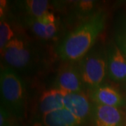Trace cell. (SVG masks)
Wrapping results in <instances>:
<instances>
[{"label": "cell", "instance_id": "14", "mask_svg": "<svg viewBox=\"0 0 126 126\" xmlns=\"http://www.w3.org/2000/svg\"><path fill=\"white\" fill-rule=\"evenodd\" d=\"M115 43L126 57V16L120 19L115 25Z\"/></svg>", "mask_w": 126, "mask_h": 126}, {"label": "cell", "instance_id": "11", "mask_svg": "<svg viewBox=\"0 0 126 126\" xmlns=\"http://www.w3.org/2000/svg\"><path fill=\"white\" fill-rule=\"evenodd\" d=\"M88 97L96 104L119 108L125 104V100L116 88L109 85L101 86L89 90Z\"/></svg>", "mask_w": 126, "mask_h": 126}, {"label": "cell", "instance_id": "3", "mask_svg": "<svg viewBox=\"0 0 126 126\" xmlns=\"http://www.w3.org/2000/svg\"><path fill=\"white\" fill-rule=\"evenodd\" d=\"M1 105L15 118L24 117L26 110L25 86L18 72L8 66L1 68Z\"/></svg>", "mask_w": 126, "mask_h": 126}, {"label": "cell", "instance_id": "12", "mask_svg": "<svg viewBox=\"0 0 126 126\" xmlns=\"http://www.w3.org/2000/svg\"><path fill=\"white\" fill-rule=\"evenodd\" d=\"M99 10L97 1L82 0L74 1L69 9L68 20L70 22L76 20L81 24L93 16Z\"/></svg>", "mask_w": 126, "mask_h": 126}, {"label": "cell", "instance_id": "4", "mask_svg": "<svg viewBox=\"0 0 126 126\" xmlns=\"http://www.w3.org/2000/svg\"><path fill=\"white\" fill-rule=\"evenodd\" d=\"M78 67L83 83L88 91L101 86L107 76L106 48H92L79 61Z\"/></svg>", "mask_w": 126, "mask_h": 126}, {"label": "cell", "instance_id": "1", "mask_svg": "<svg viewBox=\"0 0 126 126\" xmlns=\"http://www.w3.org/2000/svg\"><path fill=\"white\" fill-rule=\"evenodd\" d=\"M93 104L84 92L67 93L52 89L43 97L34 126H83L90 119Z\"/></svg>", "mask_w": 126, "mask_h": 126}, {"label": "cell", "instance_id": "7", "mask_svg": "<svg viewBox=\"0 0 126 126\" xmlns=\"http://www.w3.org/2000/svg\"><path fill=\"white\" fill-rule=\"evenodd\" d=\"M66 63L60 69L53 88L67 93H83L85 86L81 79L78 64Z\"/></svg>", "mask_w": 126, "mask_h": 126}, {"label": "cell", "instance_id": "2", "mask_svg": "<svg viewBox=\"0 0 126 126\" xmlns=\"http://www.w3.org/2000/svg\"><path fill=\"white\" fill-rule=\"evenodd\" d=\"M107 18V12L100 9L69 32L55 50L60 59L65 63H75L83 58L93 48L97 38L104 30Z\"/></svg>", "mask_w": 126, "mask_h": 126}, {"label": "cell", "instance_id": "13", "mask_svg": "<svg viewBox=\"0 0 126 126\" xmlns=\"http://www.w3.org/2000/svg\"><path fill=\"white\" fill-rule=\"evenodd\" d=\"M17 36L14 29L4 16L1 17L0 21V50H4L5 46Z\"/></svg>", "mask_w": 126, "mask_h": 126}, {"label": "cell", "instance_id": "15", "mask_svg": "<svg viewBox=\"0 0 126 126\" xmlns=\"http://www.w3.org/2000/svg\"><path fill=\"white\" fill-rule=\"evenodd\" d=\"M15 118L3 106L0 107V126H13V118Z\"/></svg>", "mask_w": 126, "mask_h": 126}, {"label": "cell", "instance_id": "16", "mask_svg": "<svg viewBox=\"0 0 126 126\" xmlns=\"http://www.w3.org/2000/svg\"></svg>", "mask_w": 126, "mask_h": 126}, {"label": "cell", "instance_id": "8", "mask_svg": "<svg viewBox=\"0 0 126 126\" xmlns=\"http://www.w3.org/2000/svg\"><path fill=\"white\" fill-rule=\"evenodd\" d=\"M65 1L48 0H23L16 1L15 9L22 16L36 18L50 12L60 11L64 9Z\"/></svg>", "mask_w": 126, "mask_h": 126}, {"label": "cell", "instance_id": "10", "mask_svg": "<svg viewBox=\"0 0 126 126\" xmlns=\"http://www.w3.org/2000/svg\"><path fill=\"white\" fill-rule=\"evenodd\" d=\"M90 120L93 126H123L124 114L119 108L93 104Z\"/></svg>", "mask_w": 126, "mask_h": 126}, {"label": "cell", "instance_id": "9", "mask_svg": "<svg viewBox=\"0 0 126 126\" xmlns=\"http://www.w3.org/2000/svg\"><path fill=\"white\" fill-rule=\"evenodd\" d=\"M107 76L115 82H126V57L115 42L106 47Z\"/></svg>", "mask_w": 126, "mask_h": 126}, {"label": "cell", "instance_id": "5", "mask_svg": "<svg viewBox=\"0 0 126 126\" xmlns=\"http://www.w3.org/2000/svg\"><path fill=\"white\" fill-rule=\"evenodd\" d=\"M1 58L9 67L20 72L30 69L35 61L34 48L25 37L17 35L1 52Z\"/></svg>", "mask_w": 126, "mask_h": 126}, {"label": "cell", "instance_id": "6", "mask_svg": "<svg viewBox=\"0 0 126 126\" xmlns=\"http://www.w3.org/2000/svg\"><path fill=\"white\" fill-rule=\"evenodd\" d=\"M19 20L32 34L41 40H56L62 30L60 19L55 12H50L36 18L20 16Z\"/></svg>", "mask_w": 126, "mask_h": 126}]
</instances>
